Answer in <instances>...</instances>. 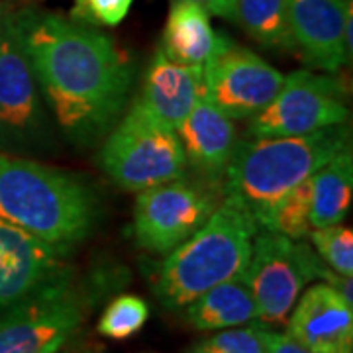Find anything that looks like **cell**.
I'll use <instances>...</instances> for the list:
<instances>
[{
  "label": "cell",
  "mask_w": 353,
  "mask_h": 353,
  "mask_svg": "<svg viewBox=\"0 0 353 353\" xmlns=\"http://www.w3.org/2000/svg\"><path fill=\"white\" fill-rule=\"evenodd\" d=\"M14 22L39 92L65 138L87 148L118 122L134 67L112 38L61 14L22 8Z\"/></svg>",
  "instance_id": "obj_1"
},
{
  "label": "cell",
  "mask_w": 353,
  "mask_h": 353,
  "mask_svg": "<svg viewBox=\"0 0 353 353\" xmlns=\"http://www.w3.org/2000/svg\"><path fill=\"white\" fill-rule=\"evenodd\" d=\"M99 214L97 192L83 179L0 152V220L67 257L92 234Z\"/></svg>",
  "instance_id": "obj_2"
},
{
  "label": "cell",
  "mask_w": 353,
  "mask_h": 353,
  "mask_svg": "<svg viewBox=\"0 0 353 353\" xmlns=\"http://www.w3.org/2000/svg\"><path fill=\"white\" fill-rule=\"evenodd\" d=\"M350 145L345 124L287 138L236 143L224 175V199L269 230L281 201Z\"/></svg>",
  "instance_id": "obj_3"
},
{
  "label": "cell",
  "mask_w": 353,
  "mask_h": 353,
  "mask_svg": "<svg viewBox=\"0 0 353 353\" xmlns=\"http://www.w3.org/2000/svg\"><path fill=\"white\" fill-rule=\"evenodd\" d=\"M259 226L234 202L224 201L189 240L167 253L153 292L167 310H183L202 292L245 271Z\"/></svg>",
  "instance_id": "obj_4"
},
{
  "label": "cell",
  "mask_w": 353,
  "mask_h": 353,
  "mask_svg": "<svg viewBox=\"0 0 353 353\" xmlns=\"http://www.w3.org/2000/svg\"><path fill=\"white\" fill-rule=\"evenodd\" d=\"M99 165L124 190H145L181 179L187 157L175 128L136 101L102 143Z\"/></svg>",
  "instance_id": "obj_5"
},
{
  "label": "cell",
  "mask_w": 353,
  "mask_h": 353,
  "mask_svg": "<svg viewBox=\"0 0 353 353\" xmlns=\"http://www.w3.org/2000/svg\"><path fill=\"white\" fill-rule=\"evenodd\" d=\"M51 148L50 116L14 22V10L0 8V152L48 153Z\"/></svg>",
  "instance_id": "obj_6"
},
{
  "label": "cell",
  "mask_w": 353,
  "mask_h": 353,
  "mask_svg": "<svg viewBox=\"0 0 353 353\" xmlns=\"http://www.w3.org/2000/svg\"><path fill=\"white\" fill-rule=\"evenodd\" d=\"M332 273L306 241L257 230L243 277L257 306V320L279 326L287 322L304 287L314 279L328 281Z\"/></svg>",
  "instance_id": "obj_7"
},
{
  "label": "cell",
  "mask_w": 353,
  "mask_h": 353,
  "mask_svg": "<svg viewBox=\"0 0 353 353\" xmlns=\"http://www.w3.org/2000/svg\"><path fill=\"white\" fill-rule=\"evenodd\" d=\"M350 108L345 88L332 75L308 69L292 71L283 79L275 99L250 118V138H287L345 124Z\"/></svg>",
  "instance_id": "obj_8"
},
{
  "label": "cell",
  "mask_w": 353,
  "mask_h": 353,
  "mask_svg": "<svg viewBox=\"0 0 353 353\" xmlns=\"http://www.w3.org/2000/svg\"><path fill=\"white\" fill-rule=\"evenodd\" d=\"M90 299L73 275L0 316V353H57L87 318Z\"/></svg>",
  "instance_id": "obj_9"
},
{
  "label": "cell",
  "mask_w": 353,
  "mask_h": 353,
  "mask_svg": "<svg viewBox=\"0 0 353 353\" xmlns=\"http://www.w3.org/2000/svg\"><path fill=\"white\" fill-rule=\"evenodd\" d=\"M218 206L214 192L175 179L139 190L134 206V236L145 252H173L199 230Z\"/></svg>",
  "instance_id": "obj_10"
},
{
  "label": "cell",
  "mask_w": 353,
  "mask_h": 353,
  "mask_svg": "<svg viewBox=\"0 0 353 353\" xmlns=\"http://www.w3.org/2000/svg\"><path fill=\"white\" fill-rule=\"evenodd\" d=\"M285 75L234 41L204 67V94L232 120H248L275 99Z\"/></svg>",
  "instance_id": "obj_11"
},
{
  "label": "cell",
  "mask_w": 353,
  "mask_h": 353,
  "mask_svg": "<svg viewBox=\"0 0 353 353\" xmlns=\"http://www.w3.org/2000/svg\"><path fill=\"white\" fill-rule=\"evenodd\" d=\"M69 275L65 255L0 220V316Z\"/></svg>",
  "instance_id": "obj_12"
},
{
  "label": "cell",
  "mask_w": 353,
  "mask_h": 353,
  "mask_svg": "<svg viewBox=\"0 0 353 353\" xmlns=\"http://www.w3.org/2000/svg\"><path fill=\"white\" fill-rule=\"evenodd\" d=\"M352 14V0H289L290 30L304 63L330 75L350 63L345 22Z\"/></svg>",
  "instance_id": "obj_13"
},
{
  "label": "cell",
  "mask_w": 353,
  "mask_h": 353,
  "mask_svg": "<svg viewBox=\"0 0 353 353\" xmlns=\"http://www.w3.org/2000/svg\"><path fill=\"white\" fill-rule=\"evenodd\" d=\"M292 306L289 334L314 353L353 352V304L328 283H316Z\"/></svg>",
  "instance_id": "obj_14"
},
{
  "label": "cell",
  "mask_w": 353,
  "mask_h": 353,
  "mask_svg": "<svg viewBox=\"0 0 353 353\" xmlns=\"http://www.w3.org/2000/svg\"><path fill=\"white\" fill-rule=\"evenodd\" d=\"M176 136L183 143L187 165L206 181L218 183L224 179L236 148V126L232 118L206 99L204 90L187 118L176 126Z\"/></svg>",
  "instance_id": "obj_15"
},
{
  "label": "cell",
  "mask_w": 353,
  "mask_h": 353,
  "mask_svg": "<svg viewBox=\"0 0 353 353\" xmlns=\"http://www.w3.org/2000/svg\"><path fill=\"white\" fill-rule=\"evenodd\" d=\"M204 90V67L179 63L167 57L161 48L153 53L143 77L141 104L175 128L187 118Z\"/></svg>",
  "instance_id": "obj_16"
},
{
  "label": "cell",
  "mask_w": 353,
  "mask_h": 353,
  "mask_svg": "<svg viewBox=\"0 0 353 353\" xmlns=\"http://www.w3.org/2000/svg\"><path fill=\"white\" fill-rule=\"evenodd\" d=\"M232 39L216 32L210 14L190 0H175L167 14L161 50L179 63L206 67L214 57L230 48Z\"/></svg>",
  "instance_id": "obj_17"
},
{
  "label": "cell",
  "mask_w": 353,
  "mask_h": 353,
  "mask_svg": "<svg viewBox=\"0 0 353 353\" xmlns=\"http://www.w3.org/2000/svg\"><path fill=\"white\" fill-rule=\"evenodd\" d=\"M183 310L190 326L201 332L236 328L257 320V306L243 273L202 292Z\"/></svg>",
  "instance_id": "obj_18"
},
{
  "label": "cell",
  "mask_w": 353,
  "mask_h": 353,
  "mask_svg": "<svg viewBox=\"0 0 353 353\" xmlns=\"http://www.w3.org/2000/svg\"><path fill=\"white\" fill-rule=\"evenodd\" d=\"M353 196L352 145L332 157L310 176V226L328 228L341 224L350 212Z\"/></svg>",
  "instance_id": "obj_19"
},
{
  "label": "cell",
  "mask_w": 353,
  "mask_h": 353,
  "mask_svg": "<svg viewBox=\"0 0 353 353\" xmlns=\"http://www.w3.org/2000/svg\"><path fill=\"white\" fill-rule=\"evenodd\" d=\"M232 22L259 46L296 51L289 20V0H236Z\"/></svg>",
  "instance_id": "obj_20"
},
{
  "label": "cell",
  "mask_w": 353,
  "mask_h": 353,
  "mask_svg": "<svg viewBox=\"0 0 353 353\" xmlns=\"http://www.w3.org/2000/svg\"><path fill=\"white\" fill-rule=\"evenodd\" d=\"M150 320V306L136 294H120L108 303L97 324L99 334L122 341L136 336Z\"/></svg>",
  "instance_id": "obj_21"
},
{
  "label": "cell",
  "mask_w": 353,
  "mask_h": 353,
  "mask_svg": "<svg viewBox=\"0 0 353 353\" xmlns=\"http://www.w3.org/2000/svg\"><path fill=\"white\" fill-rule=\"evenodd\" d=\"M310 179L301 183L296 189H292L277 206L271 232H277L281 236H287L290 240H303L310 234Z\"/></svg>",
  "instance_id": "obj_22"
},
{
  "label": "cell",
  "mask_w": 353,
  "mask_h": 353,
  "mask_svg": "<svg viewBox=\"0 0 353 353\" xmlns=\"http://www.w3.org/2000/svg\"><path fill=\"white\" fill-rule=\"evenodd\" d=\"M308 240L318 252V257L340 275H353V232L352 228L328 226L314 228Z\"/></svg>",
  "instance_id": "obj_23"
},
{
  "label": "cell",
  "mask_w": 353,
  "mask_h": 353,
  "mask_svg": "<svg viewBox=\"0 0 353 353\" xmlns=\"http://www.w3.org/2000/svg\"><path fill=\"white\" fill-rule=\"evenodd\" d=\"M259 326L261 324L250 328H226L196 343L190 353H265Z\"/></svg>",
  "instance_id": "obj_24"
},
{
  "label": "cell",
  "mask_w": 353,
  "mask_h": 353,
  "mask_svg": "<svg viewBox=\"0 0 353 353\" xmlns=\"http://www.w3.org/2000/svg\"><path fill=\"white\" fill-rule=\"evenodd\" d=\"M134 0H73L71 20L87 26L114 28L126 20Z\"/></svg>",
  "instance_id": "obj_25"
},
{
  "label": "cell",
  "mask_w": 353,
  "mask_h": 353,
  "mask_svg": "<svg viewBox=\"0 0 353 353\" xmlns=\"http://www.w3.org/2000/svg\"><path fill=\"white\" fill-rule=\"evenodd\" d=\"M259 332H261L265 353H314L308 347H304L303 343L292 340L289 334L273 332V330H267L263 326H259Z\"/></svg>",
  "instance_id": "obj_26"
},
{
  "label": "cell",
  "mask_w": 353,
  "mask_h": 353,
  "mask_svg": "<svg viewBox=\"0 0 353 353\" xmlns=\"http://www.w3.org/2000/svg\"><path fill=\"white\" fill-rule=\"evenodd\" d=\"M190 2H196L208 14L226 18V20H232L234 6H236V0H190Z\"/></svg>",
  "instance_id": "obj_27"
}]
</instances>
